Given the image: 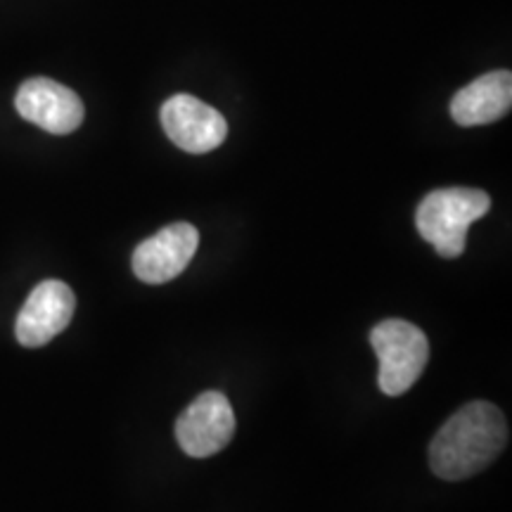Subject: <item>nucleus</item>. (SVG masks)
<instances>
[{
    "instance_id": "nucleus-1",
    "label": "nucleus",
    "mask_w": 512,
    "mask_h": 512,
    "mask_svg": "<svg viewBox=\"0 0 512 512\" xmlns=\"http://www.w3.org/2000/svg\"><path fill=\"white\" fill-rule=\"evenodd\" d=\"M508 422L489 401H472L448 418L430 444L432 472L460 482L489 467L508 446Z\"/></svg>"
},
{
    "instance_id": "nucleus-2",
    "label": "nucleus",
    "mask_w": 512,
    "mask_h": 512,
    "mask_svg": "<svg viewBox=\"0 0 512 512\" xmlns=\"http://www.w3.org/2000/svg\"><path fill=\"white\" fill-rule=\"evenodd\" d=\"M491 209V197L475 188H441L420 202L415 226L444 259H456L465 252L467 230Z\"/></svg>"
},
{
    "instance_id": "nucleus-3",
    "label": "nucleus",
    "mask_w": 512,
    "mask_h": 512,
    "mask_svg": "<svg viewBox=\"0 0 512 512\" xmlns=\"http://www.w3.org/2000/svg\"><path fill=\"white\" fill-rule=\"evenodd\" d=\"M377 358H380V389L387 396H401L420 380L430 361V342L418 325L389 318L370 332Z\"/></svg>"
},
{
    "instance_id": "nucleus-4",
    "label": "nucleus",
    "mask_w": 512,
    "mask_h": 512,
    "mask_svg": "<svg viewBox=\"0 0 512 512\" xmlns=\"http://www.w3.org/2000/svg\"><path fill=\"white\" fill-rule=\"evenodd\" d=\"M235 434V413L228 396L204 392L185 408L176 422L178 446L190 458H209L223 451Z\"/></svg>"
},
{
    "instance_id": "nucleus-5",
    "label": "nucleus",
    "mask_w": 512,
    "mask_h": 512,
    "mask_svg": "<svg viewBox=\"0 0 512 512\" xmlns=\"http://www.w3.org/2000/svg\"><path fill=\"white\" fill-rule=\"evenodd\" d=\"M159 119L171 143L190 155H207L223 145L228 136L223 114L188 93H178L166 100Z\"/></svg>"
},
{
    "instance_id": "nucleus-6",
    "label": "nucleus",
    "mask_w": 512,
    "mask_h": 512,
    "mask_svg": "<svg viewBox=\"0 0 512 512\" xmlns=\"http://www.w3.org/2000/svg\"><path fill=\"white\" fill-rule=\"evenodd\" d=\"M200 247V233L192 223L178 221L140 242L131 266L138 280L147 285H164L181 275Z\"/></svg>"
},
{
    "instance_id": "nucleus-7",
    "label": "nucleus",
    "mask_w": 512,
    "mask_h": 512,
    "mask_svg": "<svg viewBox=\"0 0 512 512\" xmlns=\"http://www.w3.org/2000/svg\"><path fill=\"white\" fill-rule=\"evenodd\" d=\"M15 107L19 117L31 121L53 136H67L74 133L83 121V102L72 88L62 86L46 76L24 81L19 86Z\"/></svg>"
},
{
    "instance_id": "nucleus-8",
    "label": "nucleus",
    "mask_w": 512,
    "mask_h": 512,
    "mask_svg": "<svg viewBox=\"0 0 512 512\" xmlns=\"http://www.w3.org/2000/svg\"><path fill=\"white\" fill-rule=\"evenodd\" d=\"M76 297L62 280H43L31 290L15 320V337L22 347L36 349L60 335L74 316Z\"/></svg>"
},
{
    "instance_id": "nucleus-9",
    "label": "nucleus",
    "mask_w": 512,
    "mask_h": 512,
    "mask_svg": "<svg viewBox=\"0 0 512 512\" xmlns=\"http://www.w3.org/2000/svg\"><path fill=\"white\" fill-rule=\"evenodd\" d=\"M512 107V74L508 69H498L479 76L458 91L451 100V117L460 126L494 124Z\"/></svg>"
}]
</instances>
